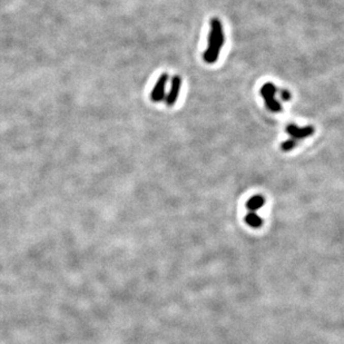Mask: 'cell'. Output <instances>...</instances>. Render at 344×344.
Listing matches in <instances>:
<instances>
[{"label": "cell", "instance_id": "cell-1", "mask_svg": "<svg viewBox=\"0 0 344 344\" xmlns=\"http://www.w3.org/2000/svg\"><path fill=\"white\" fill-rule=\"evenodd\" d=\"M211 28H209L208 44L207 48L204 51L203 59L207 64H214L218 59L220 52L224 45V30L223 25L218 18H213L211 20Z\"/></svg>", "mask_w": 344, "mask_h": 344}, {"label": "cell", "instance_id": "cell-3", "mask_svg": "<svg viewBox=\"0 0 344 344\" xmlns=\"http://www.w3.org/2000/svg\"><path fill=\"white\" fill-rule=\"evenodd\" d=\"M287 133L291 138L295 139V141H300V139H304L308 136H312L314 134V128L312 126L297 127L294 124H290L287 127Z\"/></svg>", "mask_w": 344, "mask_h": 344}, {"label": "cell", "instance_id": "cell-8", "mask_svg": "<svg viewBox=\"0 0 344 344\" xmlns=\"http://www.w3.org/2000/svg\"><path fill=\"white\" fill-rule=\"evenodd\" d=\"M297 145V141H295V139L293 138H290L288 139V141H285L282 143L281 145V148L283 151H290V150H292L295 146Z\"/></svg>", "mask_w": 344, "mask_h": 344}, {"label": "cell", "instance_id": "cell-5", "mask_svg": "<svg viewBox=\"0 0 344 344\" xmlns=\"http://www.w3.org/2000/svg\"><path fill=\"white\" fill-rule=\"evenodd\" d=\"M180 84H182V80H180L179 76H174L172 79L171 90L166 97L167 106H173V105L177 102V98L180 91Z\"/></svg>", "mask_w": 344, "mask_h": 344}, {"label": "cell", "instance_id": "cell-4", "mask_svg": "<svg viewBox=\"0 0 344 344\" xmlns=\"http://www.w3.org/2000/svg\"><path fill=\"white\" fill-rule=\"evenodd\" d=\"M168 80V75L163 74L157 80V83L154 86V89L151 91L150 98L153 102H161L165 97V87Z\"/></svg>", "mask_w": 344, "mask_h": 344}, {"label": "cell", "instance_id": "cell-6", "mask_svg": "<svg viewBox=\"0 0 344 344\" xmlns=\"http://www.w3.org/2000/svg\"><path fill=\"white\" fill-rule=\"evenodd\" d=\"M264 197L261 195H255L253 197H251L249 200L246 202V207L249 209L251 212H255L260 209L262 206L264 205Z\"/></svg>", "mask_w": 344, "mask_h": 344}, {"label": "cell", "instance_id": "cell-2", "mask_svg": "<svg viewBox=\"0 0 344 344\" xmlns=\"http://www.w3.org/2000/svg\"><path fill=\"white\" fill-rule=\"evenodd\" d=\"M275 94H276V87L273 84L266 83L262 86L261 95L264 99L266 107L273 113H278L282 110V106H281V104L276 101Z\"/></svg>", "mask_w": 344, "mask_h": 344}, {"label": "cell", "instance_id": "cell-9", "mask_svg": "<svg viewBox=\"0 0 344 344\" xmlns=\"http://www.w3.org/2000/svg\"><path fill=\"white\" fill-rule=\"evenodd\" d=\"M281 98L283 99V101H290L291 94L288 90H283V91H281Z\"/></svg>", "mask_w": 344, "mask_h": 344}, {"label": "cell", "instance_id": "cell-7", "mask_svg": "<svg viewBox=\"0 0 344 344\" xmlns=\"http://www.w3.org/2000/svg\"><path fill=\"white\" fill-rule=\"evenodd\" d=\"M245 222L247 225H249L251 227H254V229H258V227L262 225V218L254 212H251L246 215Z\"/></svg>", "mask_w": 344, "mask_h": 344}]
</instances>
